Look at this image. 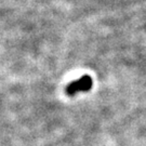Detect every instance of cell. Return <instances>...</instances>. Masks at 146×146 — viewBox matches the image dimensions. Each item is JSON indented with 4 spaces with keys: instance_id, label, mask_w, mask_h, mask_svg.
Returning <instances> with one entry per match:
<instances>
[{
    "instance_id": "6da1fadb",
    "label": "cell",
    "mask_w": 146,
    "mask_h": 146,
    "mask_svg": "<svg viewBox=\"0 0 146 146\" xmlns=\"http://www.w3.org/2000/svg\"><path fill=\"white\" fill-rule=\"evenodd\" d=\"M93 86V80L92 78L86 75L80 77L77 80H74L66 87V93L68 95H75L79 92H87Z\"/></svg>"
}]
</instances>
